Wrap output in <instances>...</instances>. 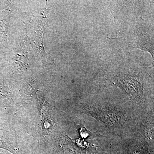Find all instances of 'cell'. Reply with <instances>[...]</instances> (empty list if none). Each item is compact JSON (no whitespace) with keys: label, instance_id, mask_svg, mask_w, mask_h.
<instances>
[]
</instances>
